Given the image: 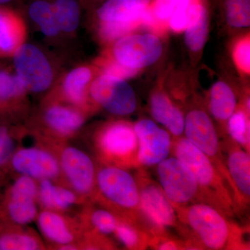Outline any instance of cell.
Returning a JSON list of instances; mask_svg holds the SVG:
<instances>
[{
  "label": "cell",
  "mask_w": 250,
  "mask_h": 250,
  "mask_svg": "<svg viewBox=\"0 0 250 250\" xmlns=\"http://www.w3.org/2000/svg\"><path fill=\"white\" fill-rule=\"evenodd\" d=\"M183 227L184 239L200 250H248L245 231L221 210L198 202L174 208Z\"/></svg>",
  "instance_id": "6da1fadb"
},
{
  "label": "cell",
  "mask_w": 250,
  "mask_h": 250,
  "mask_svg": "<svg viewBox=\"0 0 250 250\" xmlns=\"http://www.w3.org/2000/svg\"><path fill=\"white\" fill-rule=\"evenodd\" d=\"M171 152L191 171L201 190L204 203L213 206L229 218L238 213L231 189L203 152L183 136L172 139Z\"/></svg>",
  "instance_id": "7a4b0ae2"
},
{
  "label": "cell",
  "mask_w": 250,
  "mask_h": 250,
  "mask_svg": "<svg viewBox=\"0 0 250 250\" xmlns=\"http://www.w3.org/2000/svg\"><path fill=\"white\" fill-rule=\"evenodd\" d=\"M91 200L118 218L138 224L148 230L140 211L137 182L126 169L106 165L99 168Z\"/></svg>",
  "instance_id": "3957f363"
},
{
  "label": "cell",
  "mask_w": 250,
  "mask_h": 250,
  "mask_svg": "<svg viewBox=\"0 0 250 250\" xmlns=\"http://www.w3.org/2000/svg\"><path fill=\"white\" fill-rule=\"evenodd\" d=\"M94 148L103 165L123 169L139 167L137 137L134 125L116 121L104 126L94 138Z\"/></svg>",
  "instance_id": "277c9868"
},
{
  "label": "cell",
  "mask_w": 250,
  "mask_h": 250,
  "mask_svg": "<svg viewBox=\"0 0 250 250\" xmlns=\"http://www.w3.org/2000/svg\"><path fill=\"white\" fill-rule=\"evenodd\" d=\"M184 134L189 142L198 148L211 161L223 176L232 192L238 213L241 211L239 196L229 173L218 131L205 110L195 108L188 111L185 117Z\"/></svg>",
  "instance_id": "5b68a950"
},
{
  "label": "cell",
  "mask_w": 250,
  "mask_h": 250,
  "mask_svg": "<svg viewBox=\"0 0 250 250\" xmlns=\"http://www.w3.org/2000/svg\"><path fill=\"white\" fill-rule=\"evenodd\" d=\"M135 178L139 187L140 211L150 234L171 228L179 229L178 217L159 184L143 169H140Z\"/></svg>",
  "instance_id": "8992f818"
},
{
  "label": "cell",
  "mask_w": 250,
  "mask_h": 250,
  "mask_svg": "<svg viewBox=\"0 0 250 250\" xmlns=\"http://www.w3.org/2000/svg\"><path fill=\"white\" fill-rule=\"evenodd\" d=\"M159 185L175 207L203 202L201 190L191 171L175 156L167 157L157 165Z\"/></svg>",
  "instance_id": "52a82bcc"
},
{
  "label": "cell",
  "mask_w": 250,
  "mask_h": 250,
  "mask_svg": "<svg viewBox=\"0 0 250 250\" xmlns=\"http://www.w3.org/2000/svg\"><path fill=\"white\" fill-rule=\"evenodd\" d=\"M46 142L34 147H18L10 161L9 169L36 180L59 181L62 171L56 145L50 141Z\"/></svg>",
  "instance_id": "ba28073f"
},
{
  "label": "cell",
  "mask_w": 250,
  "mask_h": 250,
  "mask_svg": "<svg viewBox=\"0 0 250 250\" xmlns=\"http://www.w3.org/2000/svg\"><path fill=\"white\" fill-rule=\"evenodd\" d=\"M58 152L62 177L69 188L83 200H91L95 190L96 167L86 153L73 146L60 144Z\"/></svg>",
  "instance_id": "9c48e42d"
},
{
  "label": "cell",
  "mask_w": 250,
  "mask_h": 250,
  "mask_svg": "<svg viewBox=\"0 0 250 250\" xmlns=\"http://www.w3.org/2000/svg\"><path fill=\"white\" fill-rule=\"evenodd\" d=\"M90 94L95 103L116 116H129L137 107L136 95L131 85L125 80L108 74L93 81Z\"/></svg>",
  "instance_id": "30bf717a"
},
{
  "label": "cell",
  "mask_w": 250,
  "mask_h": 250,
  "mask_svg": "<svg viewBox=\"0 0 250 250\" xmlns=\"http://www.w3.org/2000/svg\"><path fill=\"white\" fill-rule=\"evenodd\" d=\"M162 53L160 39L152 34H126L117 40L113 48L115 62L136 70L155 63Z\"/></svg>",
  "instance_id": "8fae6325"
},
{
  "label": "cell",
  "mask_w": 250,
  "mask_h": 250,
  "mask_svg": "<svg viewBox=\"0 0 250 250\" xmlns=\"http://www.w3.org/2000/svg\"><path fill=\"white\" fill-rule=\"evenodd\" d=\"M13 55L16 75L26 90L41 93L50 86L53 71L48 59L40 49L32 44L23 43Z\"/></svg>",
  "instance_id": "7c38bea8"
},
{
  "label": "cell",
  "mask_w": 250,
  "mask_h": 250,
  "mask_svg": "<svg viewBox=\"0 0 250 250\" xmlns=\"http://www.w3.org/2000/svg\"><path fill=\"white\" fill-rule=\"evenodd\" d=\"M134 128L139 145V167L157 166L169 157L172 139L167 130L149 119L140 120L135 123Z\"/></svg>",
  "instance_id": "4fadbf2b"
},
{
  "label": "cell",
  "mask_w": 250,
  "mask_h": 250,
  "mask_svg": "<svg viewBox=\"0 0 250 250\" xmlns=\"http://www.w3.org/2000/svg\"><path fill=\"white\" fill-rule=\"evenodd\" d=\"M130 9L121 0H106L97 11L100 35L105 41L118 40L142 24L143 11Z\"/></svg>",
  "instance_id": "5bb4252c"
},
{
  "label": "cell",
  "mask_w": 250,
  "mask_h": 250,
  "mask_svg": "<svg viewBox=\"0 0 250 250\" xmlns=\"http://www.w3.org/2000/svg\"><path fill=\"white\" fill-rule=\"evenodd\" d=\"M36 220L42 234L55 248L67 244L80 245L82 241L84 231L80 222L62 213L44 209Z\"/></svg>",
  "instance_id": "9a60e30c"
},
{
  "label": "cell",
  "mask_w": 250,
  "mask_h": 250,
  "mask_svg": "<svg viewBox=\"0 0 250 250\" xmlns=\"http://www.w3.org/2000/svg\"><path fill=\"white\" fill-rule=\"evenodd\" d=\"M221 147L223 152H226L227 167L238 192L241 210L250 204V152L231 139L221 143Z\"/></svg>",
  "instance_id": "2e32d148"
},
{
  "label": "cell",
  "mask_w": 250,
  "mask_h": 250,
  "mask_svg": "<svg viewBox=\"0 0 250 250\" xmlns=\"http://www.w3.org/2000/svg\"><path fill=\"white\" fill-rule=\"evenodd\" d=\"M44 123L57 139L72 137L81 129L85 118L80 111L61 104H53L46 108Z\"/></svg>",
  "instance_id": "e0dca14e"
},
{
  "label": "cell",
  "mask_w": 250,
  "mask_h": 250,
  "mask_svg": "<svg viewBox=\"0 0 250 250\" xmlns=\"http://www.w3.org/2000/svg\"><path fill=\"white\" fill-rule=\"evenodd\" d=\"M150 110L154 119L165 126L173 138L183 136L185 117L165 93L156 91L152 94Z\"/></svg>",
  "instance_id": "ac0fdd59"
},
{
  "label": "cell",
  "mask_w": 250,
  "mask_h": 250,
  "mask_svg": "<svg viewBox=\"0 0 250 250\" xmlns=\"http://www.w3.org/2000/svg\"><path fill=\"white\" fill-rule=\"evenodd\" d=\"M85 201L70 188L57 185L49 179L39 182L38 202L44 209L63 213L77 204Z\"/></svg>",
  "instance_id": "d6986e66"
},
{
  "label": "cell",
  "mask_w": 250,
  "mask_h": 250,
  "mask_svg": "<svg viewBox=\"0 0 250 250\" xmlns=\"http://www.w3.org/2000/svg\"><path fill=\"white\" fill-rule=\"evenodd\" d=\"M37 203L32 197L5 191L0 203V217L16 225H28L37 219Z\"/></svg>",
  "instance_id": "ffe728a7"
},
{
  "label": "cell",
  "mask_w": 250,
  "mask_h": 250,
  "mask_svg": "<svg viewBox=\"0 0 250 250\" xmlns=\"http://www.w3.org/2000/svg\"><path fill=\"white\" fill-rule=\"evenodd\" d=\"M45 246L34 231L0 217V250H40Z\"/></svg>",
  "instance_id": "44dd1931"
},
{
  "label": "cell",
  "mask_w": 250,
  "mask_h": 250,
  "mask_svg": "<svg viewBox=\"0 0 250 250\" xmlns=\"http://www.w3.org/2000/svg\"><path fill=\"white\" fill-rule=\"evenodd\" d=\"M25 36L22 18L11 10L0 9V55L14 54L24 43Z\"/></svg>",
  "instance_id": "7402d4cb"
},
{
  "label": "cell",
  "mask_w": 250,
  "mask_h": 250,
  "mask_svg": "<svg viewBox=\"0 0 250 250\" xmlns=\"http://www.w3.org/2000/svg\"><path fill=\"white\" fill-rule=\"evenodd\" d=\"M185 42L193 52L201 51L207 40L208 33V13L205 6L192 0L188 9Z\"/></svg>",
  "instance_id": "603a6c76"
},
{
  "label": "cell",
  "mask_w": 250,
  "mask_h": 250,
  "mask_svg": "<svg viewBox=\"0 0 250 250\" xmlns=\"http://www.w3.org/2000/svg\"><path fill=\"white\" fill-rule=\"evenodd\" d=\"M208 105L210 114L216 121L227 123L237 108L236 94L228 83L219 81L210 88Z\"/></svg>",
  "instance_id": "cb8c5ba5"
},
{
  "label": "cell",
  "mask_w": 250,
  "mask_h": 250,
  "mask_svg": "<svg viewBox=\"0 0 250 250\" xmlns=\"http://www.w3.org/2000/svg\"><path fill=\"white\" fill-rule=\"evenodd\" d=\"M93 74L88 67H77L67 74L62 83V93L69 103L83 107L87 101V88Z\"/></svg>",
  "instance_id": "d4e9b609"
},
{
  "label": "cell",
  "mask_w": 250,
  "mask_h": 250,
  "mask_svg": "<svg viewBox=\"0 0 250 250\" xmlns=\"http://www.w3.org/2000/svg\"><path fill=\"white\" fill-rule=\"evenodd\" d=\"M80 223L83 231L104 236L114 233L118 217L106 208H85L81 215Z\"/></svg>",
  "instance_id": "484cf974"
},
{
  "label": "cell",
  "mask_w": 250,
  "mask_h": 250,
  "mask_svg": "<svg viewBox=\"0 0 250 250\" xmlns=\"http://www.w3.org/2000/svg\"><path fill=\"white\" fill-rule=\"evenodd\" d=\"M28 14L45 36L52 37L60 32L52 0H31Z\"/></svg>",
  "instance_id": "4316f807"
},
{
  "label": "cell",
  "mask_w": 250,
  "mask_h": 250,
  "mask_svg": "<svg viewBox=\"0 0 250 250\" xmlns=\"http://www.w3.org/2000/svg\"><path fill=\"white\" fill-rule=\"evenodd\" d=\"M115 236L128 250H146L149 247L150 233L141 225L118 218Z\"/></svg>",
  "instance_id": "83f0119b"
},
{
  "label": "cell",
  "mask_w": 250,
  "mask_h": 250,
  "mask_svg": "<svg viewBox=\"0 0 250 250\" xmlns=\"http://www.w3.org/2000/svg\"><path fill=\"white\" fill-rule=\"evenodd\" d=\"M61 31L73 32L80 21V0H52Z\"/></svg>",
  "instance_id": "f1b7e54d"
},
{
  "label": "cell",
  "mask_w": 250,
  "mask_h": 250,
  "mask_svg": "<svg viewBox=\"0 0 250 250\" xmlns=\"http://www.w3.org/2000/svg\"><path fill=\"white\" fill-rule=\"evenodd\" d=\"M250 113L246 109L236 108L227 122V130L231 139L250 152Z\"/></svg>",
  "instance_id": "f546056e"
},
{
  "label": "cell",
  "mask_w": 250,
  "mask_h": 250,
  "mask_svg": "<svg viewBox=\"0 0 250 250\" xmlns=\"http://www.w3.org/2000/svg\"><path fill=\"white\" fill-rule=\"evenodd\" d=\"M25 87L17 75L0 71V110L6 109L25 94Z\"/></svg>",
  "instance_id": "4dcf8cb0"
},
{
  "label": "cell",
  "mask_w": 250,
  "mask_h": 250,
  "mask_svg": "<svg viewBox=\"0 0 250 250\" xmlns=\"http://www.w3.org/2000/svg\"><path fill=\"white\" fill-rule=\"evenodd\" d=\"M225 14L230 27L242 29L250 24V0H225Z\"/></svg>",
  "instance_id": "1f68e13d"
},
{
  "label": "cell",
  "mask_w": 250,
  "mask_h": 250,
  "mask_svg": "<svg viewBox=\"0 0 250 250\" xmlns=\"http://www.w3.org/2000/svg\"><path fill=\"white\" fill-rule=\"evenodd\" d=\"M18 147L17 141L9 128L0 125V169L8 170L10 161Z\"/></svg>",
  "instance_id": "d6a6232c"
},
{
  "label": "cell",
  "mask_w": 250,
  "mask_h": 250,
  "mask_svg": "<svg viewBox=\"0 0 250 250\" xmlns=\"http://www.w3.org/2000/svg\"><path fill=\"white\" fill-rule=\"evenodd\" d=\"M149 247L159 250H188L185 240L171 236L167 231L151 234Z\"/></svg>",
  "instance_id": "836d02e7"
},
{
  "label": "cell",
  "mask_w": 250,
  "mask_h": 250,
  "mask_svg": "<svg viewBox=\"0 0 250 250\" xmlns=\"http://www.w3.org/2000/svg\"><path fill=\"white\" fill-rule=\"evenodd\" d=\"M192 0H179L171 15L169 23L171 29L177 32L185 30L187 25L188 9Z\"/></svg>",
  "instance_id": "e575fe53"
},
{
  "label": "cell",
  "mask_w": 250,
  "mask_h": 250,
  "mask_svg": "<svg viewBox=\"0 0 250 250\" xmlns=\"http://www.w3.org/2000/svg\"><path fill=\"white\" fill-rule=\"evenodd\" d=\"M233 59L237 67L246 74L250 72V42L249 38L240 41L235 46Z\"/></svg>",
  "instance_id": "d590c367"
},
{
  "label": "cell",
  "mask_w": 250,
  "mask_h": 250,
  "mask_svg": "<svg viewBox=\"0 0 250 250\" xmlns=\"http://www.w3.org/2000/svg\"><path fill=\"white\" fill-rule=\"evenodd\" d=\"M179 0H154L152 9L156 20L167 21L170 19Z\"/></svg>",
  "instance_id": "8d00e7d4"
},
{
  "label": "cell",
  "mask_w": 250,
  "mask_h": 250,
  "mask_svg": "<svg viewBox=\"0 0 250 250\" xmlns=\"http://www.w3.org/2000/svg\"><path fill=\"white\" fill-rule=\"evenodd\" d=\"M137 72L138 70L128 68L115 61L108 63L104 68V73L123 80L134 76Z\"/></svg>",
  "instance_id": "74e56055"
},
{
  "label": "cell",
  "mask_w": 250,
  "mask_h": 250,
  "mask_svg": "<svg viewBox=\"0 0 250 250\" xmlns=\"http://www.w3.org/2000/svg\"><path fill=\"white\" fill-rule=\"evenodd\" d=\"M122 2L130 8L137 11H142L149 8L152 0H121Z\"/></svg>",
  "instance_id": "f35d334b"
},
{
  "label": "cell",
  "mask_w": 250,
  "mask_h": 250,
  "mask_svg": "<svg viewBox=\"0 0 250 250\" xmlns=\"http://www.w3.org/2000/svg\"><path fill=\"white\" fill-rule=\"evenodd\" d=\"M12 1L13 0H0V4H7Z\"/></svg>",
  "instance_id": "ab89813d"
},
{
  "label": "cell",
  "mask_w": 250,
  "mask_h": 250,
  "mask_svg": "<svg viewBox=\"0 0 250 250\" xmlns=\"http://www.w3.org/2000/svg\"><path fill=\"white\" fill-rule=\"evenodd\" d=\"M80 1H84L85 2H90V1H93V0H80Z\"/></svg>",
  "instance_id": "60d3db41"
},
{
  "label": "cell",
  "mask_w": 250,
  "mask_h": 250,
  "mask_svg": "<svg viewBox=\"0 0 250 250\" xmlns=\"http://www.w3.org/2000/svg\"><path fill=\"white\" fill-rule=\"evenodd\" d=\"M1 177H2V172H1V170L0 169V181H1Z\"/></svg>",
  "instance_id": "b9f144b4"
}]
</instances>
